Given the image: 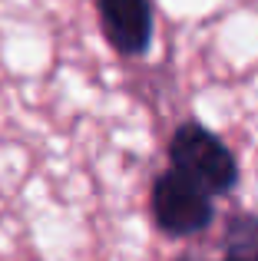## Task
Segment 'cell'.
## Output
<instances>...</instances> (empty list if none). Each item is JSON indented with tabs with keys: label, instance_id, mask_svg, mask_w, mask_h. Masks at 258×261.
<instances>
[{
	"label": "cell",
	"instance_id": "3",
	"mask_svg": "<svg viewBox=\"0 0 258 261\" xmlns=\"http://www.w3.org/2000/svg\"><path fill=\"white\" fill-rule=\"evenodd\" d=\"M99 27L110 46L123 57L146 53L152 40V7L149 0H96Z\"/></svg>",
	"mask_w": 258,
	"mask_h": 261
},
{
	"label": "cell",
	"instance_id": "4",
	"mask_svg": "<svg viewBox=\"0 0 258 261\" xmlns=\"http://www.w3.org/2000/svg\"><path fill=\"white\" fill-rule=\"evenodd\" d=\"M225 258L258 261V215H232L225 222Z\"/></svg>",
	"mask_w": 258,
	"mask_h": 261
},
{
	"label": "cell",
	"instance_id": "1",
	"mask_svg": "<svg viewBox=\"0 0 258 261\" xmlns=\"http://www.w3.org/2000/svg\"><path fill=\"white\" fill-rule=\"evenodd\" d=\"M169 159H172L175 172L192 178L209 198L232 192L239 182V166H235L232 152L202 122H182L175 129L172 142H169Z\"/></svg>",
	"mask_w": 258,
	"mask_h": 261
},
{
	"label": "cell",
	"instance_id": "2",
	"mask_svg": "<svg viewBox=\"0 0 258 261\" xmlns=\"http://www.w3.org/2000/svg\"><path fill=\"white\" fill-rule=\"evenodd\" d=\"M149 205H152V218L166 235L172 238H189L199 235L212 225V198L182 172L169 169L156 178L152 195H149Z\"/></svg>",
	"mask_w": 258,
	"mask_h": 261
}]
</instances>
